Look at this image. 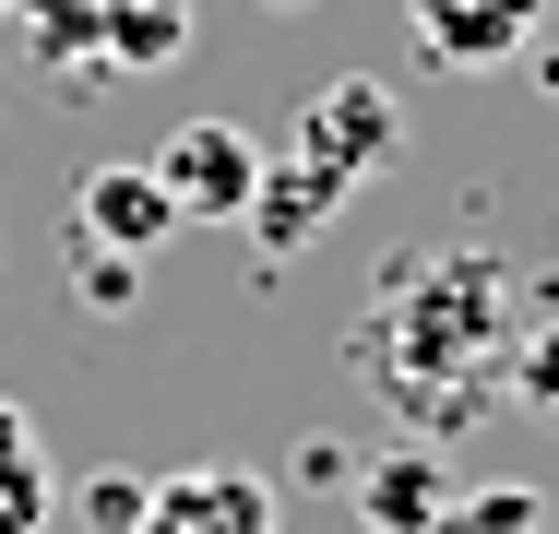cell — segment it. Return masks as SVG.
<instances>
[{
	"instance_id": "1",
	"label": "cell",
	"mask_w": 559,
	"mask_h": 534,
	"mask_svg": "<svg viewBox=\"0 0 559 534\" xmlns=\"http://www.w3.org/2000/svg\"><path fill=\"white\" fill-rule=\"evenodd\" d=\"M536 320V286L512 250L488 238H429V250H393L369 310L345 332V368L393 404L405 439H464L476 416L512 404V344Z\"/></svg>"
},
{
	"instance_id": "2",
	"label": "cell",
	"mask_w": 559,
	"mask_h": 534,
	"mask_svg": "<svg viewBox=\"0 0 559 534\" xmlns=\"http://www.w3.org/2000/svg\"><path fill=\"white\" fill-rule=\"evenodd\" d=\"M405 155V107H393V84H369V72H345V84H322V96L298 107V131L262 155V191H250V250L286 274L322 226H334L345 203H357V179H381Z\"/></svg>"
},
{
	"instance_id": "3",
	"label": "cell",
	"mask_w": 559,
	"mask_h": 534,
	"mask_svg": "<svg viewBox=\"0 0 559 534\" xmlns=\"http://www.w3.org/2000/svg\"><path fill=\"white\" fill-rule=\"evenodd\" d=\"M143 167L167 179L179 226H238V214H250V191H262V143H250L238 119H179Z\"/></svg>"
},
{
	"instance_id": "4",
	"label": "cell",
	"mask_w": 559,
	"mask_h": 534,
	"mask_svg": "<svg viewBox=\"0 0 559 534\" xmlns=\"http://www.w3.org/2000/svg\"><path fill=\"white\" fill-rule=\"evenodd\" d=\"M131 534H286V487L250 463H179V475H155Z\"/></svg>"
},
{
	"instance_id": "5",
	"label": "cell",
	"mask_w": 559,
	"mask_h": 534,
	"mask_svg": "<svg viewBox=\"0 0 559 534\" xmlns=\"http://www.w3.org/2000/svg\"><path fill=\"white\" fill-rule=\"evenodd\" d=\"M167 238H179V203H167V179H155L143 155H108V167H84V179H72V250L155 262Z\"/></svg>"
},
{
	"instance_id": "6",
	"label": "cell",
	"mask_w": 559,
	"mask_h": 534,
	"mask_svg": "<svg viewBox=\"0 0 559 534\" xmlns=\"http://www.w3.org/2000/svg\"><path fill=\"white\" fill-rule=\"evenodd\" d=\"M452 511H464V487H452L441 439H393V451L357 463V523L369 534H452Z\"/></svg>"
},
{
	"instance_id": "7",
	"label": "cell",
	"mask_w": 559,
	"mask_h": 534,
	"mask_svg": "<svg viewBox=\"0 0 559 534\" xmlns=\"http://www.w3.org/2000/svg\"><path fill=\"white\" fill-rule=\"evenodd\" d=\"M405 24L441 72H500L548 36V0H405Z\"/></svg>"
},
{
	"instance_id": "8",
	"label": "cell",
	"mask_w": 559,
	"mask_h": 534,
	"mask_svg": "<svg viewBox=\"0 0 559 534\" xmlns=\"http://www.w3.org/2000/svg\"><path fill=\"white\" fill-rule=\"evenodd\" d=\"M12 36L36 48V72H60V84H108V0H24Z\"/></svg>"
},
{
	"instance_id": "9",
	"label": "cell",
	"mask_w": 559,
	"mask_h": 534,
	"mask_svg": "<svg viewBox=\"0 0 559 534\" xmlns=\"http://www.w3.org/2000/svg\"><path fill=\"white\" fill-rule=\"evenodd\" d=\"M48 511H60V475H48V439H36V416L0 392V534H48Z\"/></svg>"
},
{
	"instance_id": "10",
	"label": "cell",
	"mask_w": 559,
	"mask_h": 534,
	"mask_svg": "<svg viewBox=\"0 0 559 534\" xmlns=\"http://www.w3.org/2000/svg\"><path fill=\"white\" fill-rule=\"evenodd\" d=\"M191 60V0H108V84Z\"/></svg>"
},
{
	"instance_id": "11",
	"label": "cell",
	"mask_w": 559,
	"mask_h": 534,
	"mask_svg": "<svg viewBox=\"0 0 559 534\" xmlns=\"http://www.w3.org/2000/svg\"><path fill=\"white\" fill-rule=\"evenodd\" d=\"M512 404H524V416H559V320H524V344H512Z\"/></svg>"
},
{
	"instance_id": "12",
	"label": "cell",
	"mask_w": 559,
	"mask_h": 534,
	"mask_svg": "<svg viewBox=\"0 0 559 534\" xmlns=\"http://www.w3.org/2000/svg\"><path fill=\"white\" fill-rule=\"evenodd\" d=\"M72 499H84V523H96V534H131V523H143V499H155V475H131V463H96Z\"/></svg>"
},
{
	"instance_id": "13",
	"label": "cell",
	"mask_w": 559,
	"mask_h": 534,
	"mask_svg": "<svg viewBox=\"0 0 559 534\" xmlns=\"http://www.w3.org/2000/svg\"><path fill=\"white\" fill-rule=\"evenodd\" d=\"M452 534H548V511H536V487H464Z\"/></svg>"
},
{
	"instance_id": "14",
	"label": "cell",
	"mask_w": 559,
	"mask_h": 534,
	"mask_svg": "<svg viewBox=\"0 0 559 534\" xmlns=\"http://www.w3.org/2000/svg\"><path fill=\"white\" fill-rule=\"evenodd\" d=\"M72 286H84V310H131L143 298V262H119V250H72Z\"/></svg>"
},
{
	"instance_id": "15",
	"label": "cell",
	"mask_w": 559,
	"mask_h": 534,
	"mask_svg": "<svg viewBox=\"0 0 559 534\" xmlns=\"http://www.w3.org/2000/svg\"><path fill=\"white\" fill-rule=\"evenodd\" d=\"M262 12H310V0H262Z\"/></svg>"
},
{
	"instance_id": "16",
	"label": "cell",
	"mask_w": 559,
	"mask_h": 534,
	"mask_svg": "<svg viewBox=\"0 0 559 534\" xmlns=\"http://www.w3.org/2000/svg\"><path fill=\"white\" fill-rule=\"evenodd\" d=\"M12 12H24V0H0V36H12Z\"/></svg>"
}]
</instances>
